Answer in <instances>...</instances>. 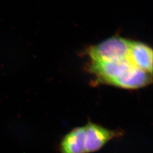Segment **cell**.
I'll use <instances>...</instances> for the list:
<instances>
[{
	"instance_id": "6da1fadb",
	"label": "cell",
	"mask_w": 153,
	"mask_h": 153,
	"mask_svg": "<svg viewBox=\"0 0 153 153\" xmlns=\"http://www.w3.org/2000/svg\"><path fill=\"white\" fill-rule=\"evenodd\" d=\"M131 41L120 36H113L88 50L93 62H107L127 59Z\"/></svg>"
},
{
	"instance_id": "7a4b0ae2",
	"label": "cell",
	"mask_w": 153,
	"mask_h": 153,
	"mask_svg": "<svg viewBox=\"0 0 153 153\" xmlns=\"http://www.w3.org/2000/svg\"><path fill=\"white\" fill-rule=\"evenodd\" d=\"M133 65L128 59L107 62H92L90 71L98 81L110 85H115Z\"/></svg>"
},
{
	"instance_id": "3957f363",
	"label": "cell",
	"mask_w": 153,
	"mask_h": 153,
	"mask_svg": "<svg viewBox=\"0 0 153 153\" xmlns=\"http://www.w3.org/2000/svg\"><path fill=\"white\" fill-rule=\"evenodd\" d=\"M84 129L86 153L97 152L110 141L121 135L120 132L90 122L84 126Z\"/></svg>"
},
{
	"instance_id": "277c9868",
	"label": "cell",
	"mask_w": 153,
	"mask_h": 153,
	"mask_svg": "<svg viewBox=\"0 0 153 153\" xmlns=\"http://www.w3.org/2000/svg\"><path fill=\"white\" fill-rule=\"evenodd\" d=\"M127 58L135 66L152 75L153 50L148 45L131 41Z\"/></svg>"
},
{
	"instance_id": "5b68a950",
	"label": "cell",
	"mask_w": 153,
	"mask_h": 153,
	"mask_svg": "<svg viewBox=\"0 0 153 153\" xmlns=\"http://www.w3.org/2000/svg\"><path fill=\"white\" fill-rule=\"evenodd\" d=\"M152 81V75L134 66L114 86L124 89H137L148 85Z\"/></svg>"
},
{
	"instance_id": "8992f818",
	"label": "cell",
	"mask_w": 153,
	"mask_h": 153,
	"mask_svg": "<svg viewBox=\"0 0 153 153\" xmlns=\"http://www.w3.org/2000/svg\"><path fill=\"white\" fill-rule=\"evenodd\" d=\"M59 149L61 153H86L84 126L76 127L65 135L61 141Z\"/></svg>"
}]
</instances>
